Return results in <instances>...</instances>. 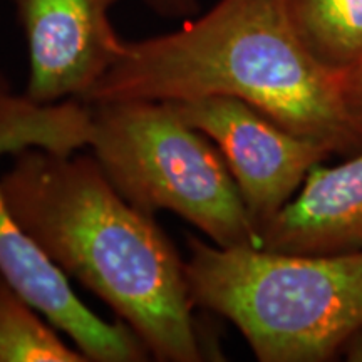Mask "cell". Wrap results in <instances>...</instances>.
<instances>
[{
    "mask_svg": "<svg viewBox=\"0 0 362 362\" xmlns=\"http://www.w3.org/2000/svg\"><path fill=\"white\" fill-rule=\"evenodd\" d=\"M42 146L12 153L6 203L57 269L96 293L163 362L208 351L181 259L155 216L126 200L93 155Z\"/></svg>",
    "mask_w": 362,
    "mask_h": 362,
    "instance_id": "cell-1",
    "label": "cell"
},
{
    "mask_svg": "<svg viewBox=\"0 0 362 362\" xmlns=\"http://www.w3.org/2000/svg\"><path fill=\"white\" fill-rule=\"evenodd\" d=\"M230 96L334 155L362 151V128L330 71L293 29L284 0H218L173 33L124 42L79 103L185 101Z\"/></svg>",
    "mask_w": 362,
    "mask_h": 362,
    "instance_id": "cell-2",
    "label": "cell"
},
{
    "mask_svg": "<svg viewBox=\"0 0 362 362\" xmlns=\"http://www.w3.org/2000/svg\"><path fill=\"white\" fill-rule=\"evenodd\" d=\"M193 304L228 319L262 362L362 361V253L297 255L188 237Z\"/></svg>",
    "mask_w": 362,
    "mask_h": 362,
    "instance_id": "cell-3",
    "label": "cell"
},
{
    "mask_svg": "<svg viewBox=\"0 0 362 362\" xmlns=\"http://www.w3.org/2000/svg\"><path fill=\"white\" fill-rule=\"evenodd\" d=\"M88 146L115 188L139 210L173 211L218 247L260 248L220 149L168 103L88 104Z\"/></svg>",
    "mask_w": 362,
    "mask_h": 362,
    "instance_id": "cell-4",
    "label": "cell"
},
{
    "mask_svg": "<svg viewBox=\"0 0 362 362\" xmlns=\"http://www.w3.org/2000/svg\"><path fill=\"white\" fill-rule=\"evenodd\" d=\"M89 107L79 101L35 104L7 94L0 101V156L25 146L78 151L88 144ZM0 274L22 297L64 332L93 362L149 359L144 342L123 320L106 322L76 296L66 274L17 223L0 188Z\"/></svg>",
    "mask_w": 362,
    "mask_h": 362,
    "instance_id": "cell-5",
    "label": "cell"
},
{
    "mask_svg": "<svg viewBox=\"0 0 362 362\" xmlns=\"http://www.w3.org/2000/svg\"><path fill=\"white\" fill-rule=\"evenodd\" d=\"M168 104L220 149L259 235L309 171L334 155L329 146L282 128L242 99L205 96Z\"/></svg>",
    "mask_w": 362,
    "mask_h": 362,
    "instance_id": "cell-6",
    "label": "cell"
},
{
    "mask_svg": "<svg viewBox=\"0 0 362 362\" xmlns=\"http://www.w3.org/2000/svg\"><path fill=\"white\" fill-rule=\"evenodd\" d=\"M11 2L29 45V101H81L123 54L126 40L111 22L119 0Z\"/></svg>",
    "mask_w": 362,
    "mask_h": 362,
    "instance_id": "cell-7",
    "label": "cell"
},
{
    "mask_svg": "<svg viewBox=\"0 0 362 362\" xmlns=\"http://www.w3.org/2000/svg\"><path fill=\"white\" fill-rule=\"evenodd\" d=\"M260 248L297 255L362 253V151L315 165L300 192L260 232Z\"/></svg>",
    "mask_w": 362,
    "mask_h": 362,
    "instance_id": "cell-8",
    "label": "cell"
},
{
    "mask_svg": "<svg viewBox=\"0 0 362 362\" xmlns=\"http://www.w3.org/2000/svg\"><path fill=\"white\" fill-rule=\"evenodd\" d=\"M293 29L317 61L344 74L362 57V0H284Z\"/></svg>",
    "mask_w": 362,
    "mask_h": 362,
    "instance_id": "cell-9",
    "label": "cell"
},
{
    "mask_svg": "<svg viewBox=\"0 0 362 362\" xmlns=\"http://www.w3.org/2000/svg\"><path fill=\"white\" fill-rule=\"evenodd\" d=\"M0 362H88L0 274Z\"/></svg>",
    "mask_w": 362,
    "mask_h": 362,
    "instance_id": "cell-10",
    "label": "cell"
},
{
    "mask_svg": "<svg viewBox=\"0 0 362 362\" xmlns=\"http://www.w3.org/2000/svg\"><path fill=\"white\" fill-rule=\"evenodd\" d=\"M342 93L352 119L362 128V57L342 74Z\"/></svg>",
    "mask_w": 362,
    "mask_h": 362,
    "instance_id": "cell-11",
    "label": "cell"
},
{
    "mask_svg": "<svg viewBox=\"0 0 362 362\" xmlns=\"http://www.w3.org/2000/svg\"><path fill=\"white\" fill-rule=\"evenodd\" d=\"M158 16L168 19H188L198 11V0H144Z\"/></svg>",
    "mask_w": 362,
    "mask_h": 362,
    "instance_id": "cell-12",
    "label": "cell"
},
{
    "mask_svg": "<svg viewBox=\"0 0 362 362\" xmlns=\"http://www.w3.org/2000/svg\"><path fill=\"white\" fill-rule=\"evenodd\" d=\"M7 94H11V93H8V89H7V84H6V81H4L2 78H0V101H2V99L6 98Z\"/></svg>",
    "mask_w": 362,
    "mask_h": 362,
    "instance_id": "cell-13",
    "label": "cell"
}]
</instances>
